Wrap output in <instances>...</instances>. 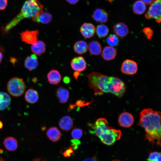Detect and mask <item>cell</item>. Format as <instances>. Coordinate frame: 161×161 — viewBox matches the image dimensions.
<instances>
[{"label":"cell","mask_w":161,"mask_h":161,"mask_svg":"<svg viewBox=\"0 0 161 161\" xmlns=\"http://www.w3.org/2000/svg\"><path fill=\"white\" fill-rule=\"evenodd\" d=\"M0 161H4L2 159L0 158Z\"/></svg>","instance_id":"cell-46"},{"label":"cell","mask_w":161,"mask_h":161,"mask_svg":"<svg viewBox=\"0 0 161 161\" xmlns=\"http://www.w3.org/2000/svg\"><path fill=\"white\" fill-rule=\"evenodd\" d=\"M117 55L116 49L112 46H106L103 49L102 57L106 61H110L114 59Z\"/></svg>","instance_id":"cell-17"},{"label":"cell","mask_w":161,"mask_h":161,"mask_svg":"<svg viewBox=\"0 0 161 161\" xmlns=\"http://www.w3.org/2000/svg\"><path fill=\"white\" fill-rule=\"evenodd\" d=\"M7 88L8 92L11 95L15 97H19L24 93L25 84L22 78L13 77L8 81Z\"/></svg>","instance_id":"cell-5"},{"label":"cell","mask_w":161,"mask_h":161,"mask_svg":"<svg viewBox=\"0 0 161 161\" xmlns=\"http://www.w3.org/2000/svg\"><path fill=\"white\" fill-rule=\"evenodd\" d=\"M43 6L38 0H27L24 3L20 13L9 23L1 28L3 35L7 34L10 30L22 20L32 18L43 12Z\"/></svg>","instance_id":"cell-4"},{"label":"cell","mask_w":161,"mask_h":161,"mask_svg":"<svg viewBox=\"0 0 161 161\" xmlns=\"http://www.w3.org/2000/svg\"><path fill=\"white\" fill-rule=\"evenodd\" d=\"M25 98L28 103L33 104L36 103L39 99L38 92L33 89H30L27 90L25 93Z\"/></svg>","instance_id":"cell-23"},{"label":"cell","mask_w":161,"mask_h":161,"mask_svg":"<svg viewBox=\"0 0 161 161\" xmlns=\"http://www.w3.org/2000/svg\"><path fill=\"white\" fill-rule=\"evenodd\" d=\"M47 77L49 83L52 85L58 84L61 79V75L59 72L56 69L50 71L47 74Z\"/></svg>","instance_id":"cell-18"},{"label":"cell","mask_w":161,"mask_h":161,"mask_svg":"<svg viewBox=\"0 0 161 161\" xmlns=\"http://www.w3.org/2000/svg\"><path fill=\"white\" fill-rule=\"evenodd\" d=\"M96 29L94 25L91 23H84L80 28V31L83 36L86 38H90L95 34Z\"/></svg>","instance_id":"cell-11"},{"label":"cell","mask_w":161,"mask_h":161,"mask_svg":"<svg viewBox=\"0 0 161 161\" xmlns=\"http://www.w3.org/2000/svg\"><path fill=\"white\" fill-rule=\"evenodd\" d=\"M70 64L73 70L80 72L84 71L86 67V63L84 58L81 56L73 58L71 61Z\"/></svg>","instance_id":"cell-10"},{"label":"cell","mask_w":161,"mask_h":161,"mask_svg":"<svg viewBox=\"0 0 161 161\" xmlns=\"http://www.w3.org/2000/svg\"><path fill=\"white\" fill-rule=\"evenodd\" d=\"M111 161H121L120 160L118 159H114L113 160Z\"/></svg>","instance_id":"cell-44"},{"label":"cell","mask_w":161,"mask_h":161,"mask_svg":"<svg viewBox=\"0 0 161 161\" xmlns=\"http://www.w3.org/2000/svg\"><path fill=\"white\" fill-rule=\"evenodd\" d=\"M142 32L148 39H151L153 34V30L149 27H146L142 30Z\"/></svg>","instance_id":"cell-32"},{"label":"cell","mask_w":161,"mask_h":161,"mask_svg":"<svg viewBox=\"0 0 161 161\" xmlns=\"http://www.w3.org/2000/svg\"><path fill=\"white\" fill-rule=\"evenodd\" d=\"M140 1L146 4H151L153 1V0H140Z\"/></svg>","instance_id":"cell-39"},{"label":"cell","mask_w":161,"mask_h":161,"mask_svg":"<svg viewBox=\"0 0 161 161\" xmlns=\"http://www.w3.org/2000/svg\"><path fill=\"white\" fill-rule=\"evenodd\" d=\"M11 102V98L7 93L0 92V111L5 109L10 105Z\"/></svg>","instance_id":"cell-25"},{"label":"cell","mask_w":161,"mask_h":161,"mask_svg":"<svg viewBox=\"0 0 161 161\" xmlns=\"http://www.w3.org/2000/svg\"><path fill=\"white\" fill-rule=\"evenodd\" d=\"M71 142L72 143L77 145H80V141L78 139H72L71 140Z\"/></svg>","instance_id":"cell-35"},{"label":"cell","mask_w":161,"mask_h":161,"mask_svg":"<svg viewBox=\"0 0 161 161\" xmlns=\"http://www.w3.org/2000/svg\"><path fill=\"white\" fill-rule=\"evenodd\" d=\"M32 81L34 82H36L37 81V79L36 78H33L32 79Z\"/></svg>","instance_id":"cell-43"},{"label":"cell","mask_w":161,"mask_h":161,"mask_svg":"<svg viewBox=\"0 0 161 161\" xmlns=\"http://www.w3.org/2000/svg\"><path fill=\"white\" fill-rule=\"evenodd\" d=\"M106 0L109 1L110 2H112V0Z\"/></svg>","instance_id":"cell-45"},{"label":"cell","mask_w":161,"mask_h":161,"mask_svg":"<svg viewBox=\"0 0 161 161\" xmlns=\"http://www.w3.org/2000/svg\"><path fill=\"white\" fill-rule=\"evenodd\" d=\"M83 161H97L94 157L88 158L86 159Z\"/></svg>","instance_id":"cell-40"},{"label":"cell","mask_w":161,"mask_h":161,"mask_svg":"<svg viewBox=\"0 0 161 161\" xmlns=\"http://www.w3.org/2000/svg\"><path fill=\"white\" fill-rule=\"evenodd\" d=\"M118 122L121 126L128 128L130 127L133 124L134 118L131 114L125 112L120 114L118 117Z\"/></svg>","instance_id":"cell-9"},{"label":"cell","mask_w":161,"mask_h":161,"mask_svg":"<svg viewBox=\"0 0 161 161\" xmlns=\"http://www.w3.org/2000/svg\"><path fill=\"white\" fill-rule=\"evenodd\" d=\"M88 49V45L84 41L80 40L76 41L73 46L75 52L79 55H82L86 52Z\"/></svg>","instance_id":"cell-20"},{"label":"cell","mask_w":161,"mask_h":161,"mask_svg":"<svg viewBox=\"0 0 161 161\" xmlns=\"http://www.w3.org/2000/svg\"><path fill=\"white\" fill-rule=\"evenodd\" d=\"M47 135L51 141L55 142L60 139L61 134L60 131L57 127H52L47 130Z\"/></svg>","instance_id":"cell-22"},{"label":"cell","mask_w":161,"mask_h":161,"mask_svg":"<svg viewBox=\"0 0 161 161\" xmlns=\"http://www.w3.org/2000/svg\"><path fill=\"white\" fill-rule=\"evenodd\" d=\"M7 4V0H0V10H4Z\"/></svg>","instance_id":"cell-34"},{"label":"cell","mask_w":161,"mask_h":161,"mask_svg":"<svg viewBox=\"0 0 161 161\" xmlns=\"http://www.w3.org/2000/svg\"><path fill=\"white\" fill-rule=\"evenodd\" d=\"M55 93L60 103H64L67 102L69 97V92L67 89L60 86L56 90Z\"/></svg>","instance_id":"cell-15"},{"label":"cell","mask_w":161,"mask_h":161,"mask_svg":"<svg viewBox=\"0 0 161 161\" xmlns=\"http://www.w3.org/2000/svg\"><path fill=\"white\" fill-rule=\"evenodd\" d=\"M146 9L145 4L141 1H136L134 4L133 10L134 13L137 14L143 13Z\"/></svg>","instance_id":"cell-27"},{"label":"cell","mask_w":161,"mask_h":161,"mask_svg":"<svg viewBox=\"0 0 161 161\" xmlns=\"http://www.w3.org/2000/svg\"><path fill=\"white\" fill-rule=\"evenodd\" d=\"M31 50L34 54L40 55L45 52V44L42 41H38L36 43L31 45Z\"/></svg>","instance_id":"cell-19"},{"label":"cell","mask_w":161,"mask_h":161,"mask_svg":"<svg viewBox=\"0 0 161 161\" xmlns=\"http://www.w3.org/2000/svg\"><path fill=\"white\" fill-rule=\"evenodd\" d=\"M73 122L71 117L69 116H65L62 117L59 122L60 128L65 131L70 130L73 126Z\"/></svg>","instance_id":"cell-16"},{"label":"cell","mask_w":161,"mask_h":161,"mask_svg":"<svg viewBox=\"0 0 161 161\" xmlns=\"http://www.w3.org/2000/svg\"><path fill=\"white\" fill-rule=\"evenodd\" d=\"M52 19V15L47 12H43L39 15L32 18L33 21L43 24L49 23L51 21Z\"/></svg>","instance_id":"cell-21"},{"label":"cell","mask_w":161,"mask_h":161,"mask_svg":"<svg viewBox=\"0 0 161 161\" xmlns=\"http://www.w3.org/2000/svg\"><path fill=\"white\" fill-rule=\"evenodd\" d=\"M70 81V78L68 77H65L63 79L64 82L66 83H69Z\"/></svg>","instance_id":"cell-36"},{"label":"cell","mask_w":161,"mask_h":161,"mask_svg":"<svg viewBox=\"0 0 161 161\" xmlns=\"http://www.w3.org/2000/svg\"><path fill=\"white\" fill-rule=\"evenodd\" d=\"M71 135L72 137L74 139H80L83 135V131L80 129L75 128L72 131Z\"/></svg>","instance_id":"cell-31"},{"label":"cell","mask_w":161,"mask_h":161,"mask_svg":"<svg viewBox=\"0 0 161 161\" xmlns=\"http://www.w3.org/2000/svg\"><path fill=\"white\" fill-rule=\"evenodd\" d=\"M3 58V55L2 53L0 51V63H1Z\"/></svg>","instance_id":"cell-41"},{"label":"cell","mask_w":161,"mask_h":161,"mask_svg":"<svg viewBox=\"0 0 161 161\" xmlns=\"http://www.w3.org/2000/svg\"><path fill=\"white\" fill-rule=\"evenodd\" d=\"M73 153V149L71 147H70L63 153V155L65 157H69Z\"/></svg>","instance_id":"cell-33"},{"label":"cell","mask_w":161,"mask_h":161,"mask_svg":"<svg viewBox=\"0 0 161 161\" xmlns=\"http://www.w3.org/2000/svg\"><path fill=\"white\" fill-rule=\"evenodd\" d=\"M21 41L31 45L36 43L39 34L38 30H26L19 33Z\"/></svg>","instance_id":"cell-7"},{"label":"cell","mask_w":161,"mask_h":161,"mask_svg":"<svg viewBox=\"0 0 161 161\" xmlns=\"http://www.w3.org/2000/svg\"><path fill=\"white\" fill-rule=\"evenodd\" d=\"M160 152L153 151L151 152L147 159L148 161H161Z\"/></svg>","instance_id":"cell-30"},{"label":"cell","mask_w":161,"mask_h":161,"mask_svg":"<svg viewBox=\"0 0 161 161\" xmlns=\"http://www.w3.org/2000/svg\"><path fill=\"white\" fill-rule=\"evenodd\" d=\"M69 4H74L77 3L79 0H66Z\"/></svg>","instance_id":"cell-37"},{"label":"cell","mask_w":161,"mask_h":161,"mask_svg":"<svg viewBox=\"0 0 161 161\" xmlns=\"http://www.w3.org/2000/svg\"><path fill=\"white\" fill-rule=\"evenodd\" d=\"M88 49L92 55H97L102 52V47L100 44L97 41H91L88 45Z\"/></svg>","instance_id":"cell-24"},{"label":"cell","mask_w":161,"mask_h":161,"mask_svg":"<svg viewBox=\"0 0 161 161\" xmlns=\"http://www.w3.org/2000/svg\"><path fill=\"white\" fill-rule=\"evenodd\" d=\"M106 42L110 46H117L119 43V40L117 36L114 34H110L106 38Z\"/></svg>","instance_id":"cell-29"},{"label":"cell","mask_w":161,"mask_h":161,"mask_svg":"<svg viewBox=\"0 0 161 161\" xmlns=\"http://www.w3.org/2000/svg\"><path fill=\"white\" fill-rule=\"evenodd\" d=\"M84 76L87 78L89 87L94 90L95 95L109 93L121 98L125 92L126 87L124 82L117 77L107 76L97 72Z\"/></svg>","instance_id":"cell-1"},{"label":"cell","mask_w":161,"mask_h":161,"mask_svg":"<svg viewBox=\"0 0 161 161\" xmlns=\"http://www.w3.org/2000/svg\"><path fill=\"white\" fill-rule=\"evenodd\" d=\"M3 144L5 148L9 151H15L18 147L17 140L12 137L6 138L3 142Z\"/></svg>","instance_id":"cell-26"},{"label":"cell","mask_w":161,"mask_h":161,"mask_svg":"<svg viewBox=\"0 0 161 161\" xmlns=\"http://www.w3.org/2000/svg\"><path fill=\"white\" fill-rule=\"evenodd\" d=\"M138 125L143 128L146 133L145 139L149 143L161 145V112L151 109H143L140 114Z\"/></svg>","instance_id":"cell-2"},{"label":"cell","mask_w":161,"mask_h":161,"mask_svg":"<svg viewBox=\"0 0 161 161\" xmlns=\"http://www.w3.org/2000/svg\"><path fill=\"white\" fill-rule=\"evenodd\" d=\"M109 14L105 11L100 8L96 9L92 15V18L96 22L100 23L106 22Z\"/></svg>","instance_id":"cell-12"},{"label":"cell","mask_w":161,"mask_h":161,"mask_svg":"<svg viewBox=\"0 0 161 161\" xmlns=\"http://www.w3.org/2000/svg\"><path fill=\"white\" fill-rule=\"evenodd\" d=\"M113 31L116 35L120 37H126L129 33L128 28L126 24L123 23H119L114 25Z\"/></svg>","instance_id":"cell-13"},{"label":"cell","mask_w":161,"mask_h":161,"mask_svg":"<svg viewBox=\"0 0 161 161\" xmlns=\"http://www.w3.org/2000/svg\"><path fill=\"white\" fill-rule=\"evenodd\" d=\"M3 126V124L2 122L0 120V129H1Z\"/></svg>","instance_id":"cell-42"},{"label":"cell","mask_w":161,"mask_h":161,"mask_svg":"<svg viewBox=\"0 0 161 161\" xmlns=\"http://www.w3.org/2000/svg\"><path fill=\"white\" fill-rule=\"evenodd\" d=\"M138 66L136 62L130 60L126 59L122 63L121 67V72L124 74L132 75L136 74L137 71Z\"/></svg>","instance_id":"cell-8"},{"label":"cell","mask_w":161,"mask_h":161,"mask_svg":"<svg viewBox=\"0 0 161 161\" xmlns=\"http://www.w3.org/2000/svg\"><path fill=\"white\" fill-rule=\"evenodd\" d=\"M80 72H78V71H75L74 73H73V76L77 80L78 78V77L79 76V75H80Z\"/></svg>","instance_id":"cell-38"},{"label":"cell","mask_w":161,"mask_h":161,"mask_svg":"<svg viewBox=\"0 0 161 161\" xmlns=\"http://www.w3.org/2000/svg\"><path fill=\"white\" fill-rule=\"evenodd\" d=\"M107 120L104 118L97 119L94 123H89L90 133L95 134L104 144L107 146L113 145L120 140L122 136L121 131L108 125Z\"/></svg>","instance_id":"cell-3"},{"label":"cell","mask_w":161,"mask_h":161,"mask_svg":"<svg viewBox=\"0 0 161 161\" xmlns=\"http://www.w3.org/2000/svg\"><path fill=\"white\" fill-rule=\"evenodd\" d=\"M95 30L97 35L100 38L106 37L109 32L108 27L106 25L102 24L98 25L96 27Z\"/></svg>","instance_id":"cell-28"},{"label":"cell","mask_w":161,"mask_h":161,"mask_svg":"<svg viewBox=\"0 0 161 161\" xmlns=\"http://www.w3.org/2000/svg\"><path fill=\"white\" fill-rule=\"evenodd\" d=\"M161 0L153 1L145 14V18L148 19L153 18L157 23H160L161 20Z\"/></svg>","instance_id":"cell-6"},{"label":"cell","mask_w":161,"mask_h":161,"mask_svg":"<svg viewBox=\"0 0 161 161\" xmlns=\"http://www.w3.org/2000/svg\"><path fill=\"white\" fill-rule=\"evenodd\" d=\"M38 61L36 55L35 54L28 56L25 59L24 62L25 67L29 71L35 69L38 66Z\"/></svg>","instance_id":"cell-14"}]
</instances>
